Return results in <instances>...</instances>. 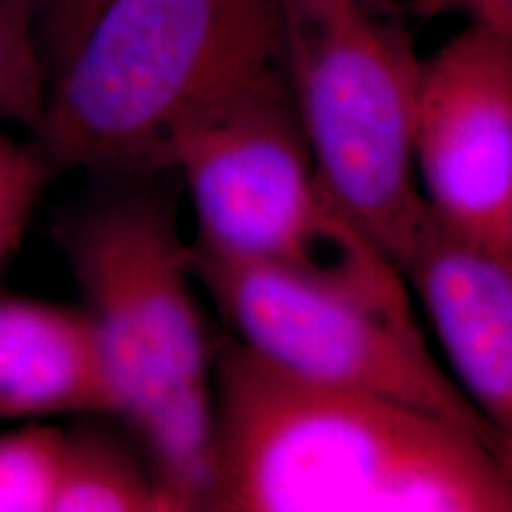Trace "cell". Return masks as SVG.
<instances>
[{
  "label": "cell",
  "mask_w": 512,
  "mask_h": 512,
  "mask_svg": "<svg viewBox=\"0 0 512 512\" xmlns=\"http://www.w3.org/2000/svg\"><path fill=\"white\" fill-rule=\"evenodd\" d=\"M216 512H512V451L456 420L214 347Z\"/></svg>",
  "instance_id": "obj_1"
},
{
  "label": "cell",
  "mask_w": 512,
  "mask_h": 512,
  "mask_svg": "<svg viewBox=\"0 0 512 512\" xmlns=\"http://www.w3.org/2000/svg\"><path fill=\"white\" fill-rule=\"evenodd\" d=\"M138 181L76 211L60 242L98 335L112 415L143 448L171 512L209 510L214 347L171 200Z\"/></svg>",
  "instance_id": "obj_2"
},
{
  "label": "cell",
  "mask_w": 512,
  "mask_h": 512,
  "mask_svg": "<svg viewBox=\"0 0 512 512\" xmlns=\"http://www.w3.org/2000/svg\"><path fill=\"white\" fill-rule=\"evenodd\" d=\"M278 62L273 0H112L48 86L34 143L50 176L162 174L192 117Z\"/></svg>",
  "instance_id": "obj_3"
},
{
  "label": "cell",
  "mask_w": 512,
  "mask_h": 512,
  "mask_svg": "<svg viewBox=\"0 0 512 512\" xmlns=\"http://www.w3.org/2000/svg\"><path fill=\"white\" fill-rule=\"evenodd\" d=\"M169 169L188 188L200 252L313 275L411 309L399 266L320 176L280 62L192 117L171 143Z\"/></svg>",
  "instance_id": "obj_4"
},
{
  "label": "cell",
  "mask_w": 512,
  "mask_h": 512,
  "mask_svg": "<svg viewBox=\"0 0 512 512\" xmlns=\"http://www.w3.org/2000/svg\"><path fill=\"white\" fill-rule=\"evenodd\" d=\"M280 67L335 200L401 266L430 219L413 164L422 57L396 0H273Z\"/></svg>",
  "instance_id": "obj_5"
},
{
  "label": "cell",
  "mask_w": 512,
  "mask_h": 512,
  "mask_svg": "<svg viewBox=\"0 0 512 512\" xmlns=\"http://www.w3.org/2000/svg\"><path fill=\"white\" fill-rule=\"evenodd\" d=\"M190 268L235 330V342L268 366L408 403L512 451L427 349L411 309L287 268L221 259L192 245Z\"/></svg>",
  "instance_id": "obj_6"
},
{
  "label": "cell",
  "mask_w": 512,
  "mask_h": 512,
  "mask_svg": "<svg viewBox=\"0 0 512 512\" xmlns=\"http://www.w3.org/2000/svg\"><path fill=\"white\" fill-rule=\"evenodd\" d=\"M413 164L432 219L512 259V46L467 24L422 60Z\"/></svg>",
  "instance_id": "obj_7"
},
{
  "label": "cell",
  "mask_w": 512,
  "mask_h": 512,
  "mask_svg": "<svg viewBox=\"0 0 512 512\" xmlns=\"http://www.w3.org/2000/svg\"><path fill=\"white\" fill-rule=\"evenodd\" d=\"M399 271L437 332L451 377L512 444V259L427 219Z\"/></svg>",
  "instance_id": "obj_8"
},
{
  "label": "cell",
  "mask_w": 512,
  "mask_h": 512,
  "mask_svg": "<svg viewBox=\"0 0 512 512\" xmlns=\"http://www.w3.org/2000/svg\"><path fill=\"white\" fill-rule=\"evenodd\" d=\"M112 415L100 342L86 309L0 294V418Z\"/></svg>",
  "instance_id": "obj_9"
},
{
  "label": "cell",
  "mask_w": 512,
  "mask_h": 512,
  "mask_svg": "<svg viewBox=\"0 0 512 512\" xmlns=\"http://www.w3.org/2000/svg\"><path fill=\"white\" fill-rule=\"evenodd\" d=\"M53 512H171L150 465L112 434L67 432Z\"/></svg>",
  "instance_id": "obj_10"
},
{
  "label": "cell",
  "mask_w": 512,
  "mask_h": 512,
  "mask_svg": "<svg viewBox=\"0 0 512 512\" xmlns=\"http://www.w3.org/2000/svg\"><path fill=\"white\" fill-rule=\"evenodd\" d=\"M64 439L41 422L0 434V512H53Z\"/></svg>",
  "instance_id": "obj_11"
},
{
  "label": "cell",
  "mask_w": 512,
  "mask_h": 512,
  "mask_svg": "<svg viewBox=\"0 0 512 512\" xmlns=\"http://www.w3.org/2000/svg\"><path fill=\"white\" fill-rule=\"evenodd\" d=\"M46 76L31 29V0H0V121L38 131Z\"/></svg>",
  "instance_id": "obj_12"
},
{
  "label": "cell",
  "mask_w": 512,
  "mask_h": 512,
  "mask_svg": "<svg viewBox=\"0 0 512 512\" xmlns=\"http://www.w3.org/2000/svg\"><path fill=\"white\" fill-rule=\"evenodd\" d=\"M50 171L34 140L19 145L0 133V266L10 259Z\"/></svg>",
  "instance_id": "obj_13"
},
{
  "label": "cell",
  "mask_w": 512,
  "mask_h": 512,
  "mask_svg": "<svg viewBox=\"0 0 512 512\" xmlns=\"http://www.w3.org/2000/svg\"><path fill=\"white\" fill-rule=\"evenodd\" d=\"M112 0H31V29L50 86Z\"/></svg>",
  "instance_id": "obj_14"
},
{
  "label": "cell",
  "mask_w": 512,
  "mask_h": 512,
  "mask_svg": "<svg viewBox=\"0 0 512 512\" xmlns=\"http://www.w3.org/2000/svg\"><path fill=\"white\" fill-rule=\"evenodd\" d=\"M427 10H458L512 46V0H422Z\"/></svg>",
  "instance_id": "obj_15"
}]
</instances>
